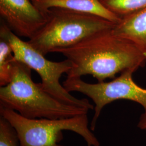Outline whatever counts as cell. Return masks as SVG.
Wrapping results in <instances>:
<instances>
[{"label": "cell", "mask_w": 146, "mask_h": 146, "mask_svg": "<svg viewBox=\"0 0 146 146\" xmlns=\"http://www.w3.org/2000/svg\"><path fill=\"white\" fill-rule=\"evenodd\" d=\"M113 29L100 31L55 52L72 63L67 78H81L90 75L101 82L114 79L126 70H137L145 66L146 55L131 42L115 34Z\"/></svg>", "instance_id": "1"}, {"label": "cell", "mask_w": 146, "mask_h": 146, "mask_svg": "<svg viewBox=\"0 0 146 146\" xmlns=\"http://www.w3.org/2000/svg\"><path fill=\"white\" fill-rule=\"evenodd\" d=\"M0 106L28 119H63L88 114L90 110L52 96L40 83L33 81L31 68L15 60L11 82L0 87Z\"/></svg>", "instance_id": "2"}, {"label": "cell", "mask_w": 146, "mask_h": 146, "mask_svg": "<svg viewBox=\"0 0 146 146\" xmlns=\"http://www.w3.org/2000/svg\"><path fill=\"white\" fill-rule=\"evenodd\" d=\"M45 25L28 42L46 56L71 47L100 31L114 28L116 23L97 16L59 8L47 11Z\"/></svg>", "instance_id": "3"}, {"label": "cell", "mask_w": 146, "mask_h": 146, "mask_svg": "<svg viewBox=\"0 0 146 146\" xmlns=\"http://www.w3.org/2000/svg\"><path fill=\"white\" fill-rule=\"evenodd\" d=\"M0 114L15 129L20 146H63L58 144L63 139V131L78 134L88 146L100 145L89 127L88 114L58 119H28L0 106Z\"/></svg>", "instance_id": "4"}, {"label": "cell", "mask_w": 146, "mask_h": 146, "mask_svg": "<svg viewBox=\"0 0 146 146\" xmlns=\"http://www.w3.org/2000/svg\"><path fill=\"white\" fill-rule=\"evenodd\" d=\"M0 37L7 40L13 49L14 60L22 63L35 70L41 79L43 89L52 96L67 104L94 110V106L87 99L74 97L60 83L63 74H67L72 67V63L66 59L60 62L51 61L45 58L28 42L16 36L3 21H1Z\"/></svg>", "instance_id": "5"}, {"label": "cell", "mask_w": 146, "mask_h": 146, "mask_svg": "<svg viewBox=\"0 0 146 146\" xmlns=\"http://www.w3.org/2000/svg\"><path fill=\"white\" fill-rule=\"evenodd\" d=\"M136 70L128 69L120 73L109 82L87 83L81 78H68L63 82V87L69 92H76L85 95L94 102V114L90 123L94 131L104 107L119 100H129L140 104L146 115V89L136 84L133 75Z\"/></svg>", "instance_id": "6"}, {"label": "cell", "mask_w": 146, "mask_h": 146, "mask_svg": "<svg viewBox=\"0 0 146 146\" xmlns=\"http://www.w3.org/2000/svg\"><path fill=\"white\" fill-rule=\"evenodd\" d=\"M1 20L16 36H34L46 23L48 16L31 0H0Z\"/></svg>", "instance_id": "7"}, {"label": "cell", "mask_w": 146, "mask_h": 146, "mask_svg": "<svg viewBox=\"0 0 146 146\" xmlns=\"http://www.w3.org/2000/svg\"><path fill=\"white\" fill-rule=\"evenodd\" d=\"M33 2L44 13L52 8H59L97 16L116 24L121 20L104 7L100 0H35Z\"/></svg>", "instance_id": "8"}, {"label": "cell", "mask_w": 146, "mask_h": 146, "mask_svg": "<svg viewBox=\"0 0 146 146\" xmlns=\"http://www.w3.org/2000/svg\"><path fill=\"white\" fill-rule=\"evenodd\" d=\"M113 31L131 42L146 56V7L122 17Z\"/></svg>", "instance_id": "9"}, {"label": "cell", "mask_w": 146, "mask_h": 146, "mask_svg": "<svg viewBox=\"0 0 146 146\" xmlns=\"http://www.w3.org/2000/svg\"><path fill=\"white\" fill-rule=\"evenodd\" d=\"M14 57L11 44L0 37V86L7 85L11 81Z\"/></svg>", "instance_id": "10"}, {"label": "cell", "mask_w": 146, "mask_h": 146, "mask_svg": "<svg viewBox=\"0 0 146 146\" xmlns=\"http://www.w3.org/2000/svg\"><path fill=\"white\" fill-rule=\"evenodd\" d=\"M110 11L122 18L146 7V0H100Z\"/></svg>", "instance_id": "11"}, {"label": "cell", "mask_w": 146, "mask_h": 146, "mask_svg": "<svg viewBox=\"0 0 146 146\" xmlns=\"http://www.w3.org/2000/svg\"><path fill=\"white\" fill-rule=\"evenodd\" d=\"M0 146H20L15 129L2 116L0 117Z\"/></svg>", "instance_id": "12"}, {"label": "cell", "mask_w": 146, "mask_h": 146, "mask_svg": "<svg viewBox=\"0 0 146 146\" xmlns=\"http://www.w3.org/2000/svg\"><path fill=\"white\" fill-rule=\"evenodd\" d=\"M137 127L141 130L146 131V115L143 114H141L139 122L137 123Z\"/></svg>", "instance_id": "13"}, {"label": "cell", "mask_w": 146, "mask_h": 146, "mask_svg": "<svg viewBox=\"0 0 146 146\" xmlns=\"http://www.w3.org/2000/svg\"><path fill=\"white\" fill-rule=\"evenodd\" d=\"M31 1L33 2V1H35V0H31Z\"/></svg>", "instance_id": "14"}]
</instances>
